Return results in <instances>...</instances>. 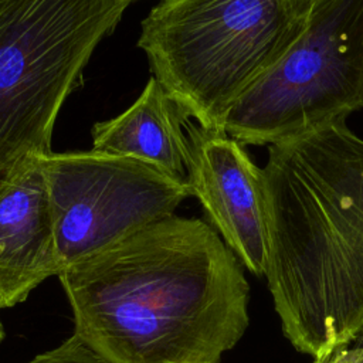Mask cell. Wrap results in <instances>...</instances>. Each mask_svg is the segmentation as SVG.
Masks as SVG:
<instances>
[{
    "mask_svg": "<svg viewBox=\"0 0 363 363\" xmlns=\"http://www.w3.org/2000/svg\"><path fill=\"white\" fill-rule=\"evenodd\" d=\"M61 271L174 214L187 182L143 160L99 150L41 156Z\"/></svg>",
    "mask_w": 363,
    "mask_h": 363,
    "instance_id": "obj_5",
    "label": "cell"
},
{
    "mask_svg": "<svg viewBox=\"0 0 363 363\" xmlns=\"http://www.w3.org/2000/svg\"><path fill=\"white\" fill-rule=\"evenodd\" d=\"M279 145L313 187L335 231L363 252V139L337 122Z\"/></svg>",
    "mask_w": 363,
    "mask_h": 363,
    "instance_id": "obj_8",
    "label": "cell"
},
{
    "mask_svg": "<svg viewBox=\"0 0 363 363\" xmlns=\"http://www.w3.org/2000/svg\"><path fill=\"white\" fill-rule=\"evenodd\" d=\"M353 345H356V346H363V330H362V333L359 335V337L356 339V342H354Z\"/></svg>",
    "mask_w": 363,
    "mask_h": 363,
    "instance_id": "obj_12",
    "label": "cell"
},
{
    "mask_svg": "<svg viewBox=\"0 0 363 363\" xmlns=\"http://www.w3.org/2000/svg\"><path fill=\"white\" fill-rule=\"evenodd\" d=\"M313 363H363V346L350 345L337 349L325 357L313 359Z\"/></svg>",
    "mask_w": 363,
    "mask_h": 363,
    "instance_id": "obj_11",
    "label": "cell"
},
{
    "mask_svg": "<svg viewBox=\"0 0 363 363\" xmlns=\"http://www.w3.org/2000/svg\"><path fill=\"white\" fill-rule=\"evenodd\" d=\"M61 272L41 156L0 183V308L23 302Z\"/></svg>",
    "mask_w": 363,
    "mask_h": 363,
    "instance_id": "obj_7",
    "label": "cell"
},
{
    "mask_svg": "<svg viewBox=\"0 0 363 363\" xmlns=\"http://www.w3.org/2000/svg\"><path fill=\"white\" fill-rule=\"evenodd\" d=\"M241 265L210 224L173 214L58 278L74 333L112 363H220L250 323Z\"/></svg>",
    "mask_w": 363,
    "mask_h": 363,
    "instance_id": "obj_1",
    "label": "cell"
},
{
    "mask_svg": "<svg viewBox=\"0 0 363 363\" xmlns=\"http://www.w3.org/2000/svg\"><path fill=\"white\" fill-rule=\"evenodd\" d=\"M316 0H159L140 23L153 77L206 130L225 132L237 99L308 26Z\"/></svg>",
    "mask_w": 363,
    "mask_h": 363,
    "instance_id": "obj_2",
    "label": "cell"
},
{
    "mask_svg": "<svg viewBox=\"0 0 363 363\" xmlns=\"http://www.w3.org/2000/svg\"><path fill=\"white\" fill-rule=\"evenodd\" d=\"M123 0H0V183L51 153L57 116Z\"/></svg>",
    "mask_w": 363,
    "mask_h": 363,
    "instance_id": "obj_3",
    "label": "cell"
},
{
    "mask_svg": "<svg viewBox=\"0 0 363 363\" xmlns=\"http://www.w3.org/2000/svg\"><path fill=\"white\" fill-rule=\"evenodd\" d=\"M123 1H126L128 4H130V3H132V1H135V0H123Z\"/></svg>",
    "mask_w": 363,
    "mask_h": 363,
    "instance_id": "obj_14",
    "label": "cell"
},
{
    "mask_svg": "<svg viewBox=\"0 0 363 363\" xmlns=\"http://www.w3.org/2000/svg\"><path fill=\"white\" fill-rule=\"evenodd\" d=\"M363 108V0H316L303 33L231 106L224 130L274 146Z\"/></svg>",
    "mask_w": 363,
    "mask_h": 363,
    "instance_id": "obj_4",
    "label": "cell"
},
{
    "mask_svg": "<svg viewBox=\"0 0 363 363\" xmlns=\"http://www.w3.org/2000/svg\"><path fill=\"white\" fill-rule=\"evenodd\" d=\"M187 184L238 261L254 275L267 271V197L261 167L225 132L190 121Z\"/></svg>",
    "mask_w": 363,
    "mask_h": 363,
    "instance_id": "obj_6",
    "label": "cell"
},
{
    "mask_svg": "<svg viewBox=\"0 0 363 363\" xmlns=\"http://www.w3.org/2000/svg\"><path fill=\"white\" fill-rule=\"evenodd\" d=\"M3 337H4V330H3V325L0 322V342L3 340Z\"/></svg>",
    "mask_w": 363,
    "mask_h": 363,
    "instance_id": "obj_13",
    "label": "cell"
},
{
    "mask_svg": "<svg viewBox=\"0 0 363 363\" xmlns=\"http://www.w3.org/2000/svg\"><path fill=\"white\" fill-rule=\"evenodd\" d=\"M189 121V113L152 75L125 112L92 126V149L143 160L187 182Z\"/></svg>",
    "mask_w": 363,
    "mask_h": 363,
    "instance_id": "obj_9",
    "label": "cell"
},
{
    "mask_svg": "<svg viewBox=\"0 0 363 363\" xmlns=\"http://www.w3.org/2000/svg\"><path fill=\"white\" fill-rule=\"evenodd\" d=\"M26 363H112L72 333L60 346L37 354Z\"/></svg>",
    "mask_w": 363,
    "mask_h": 363,
    "instance_id": "obj_10",
    "label": "cell"
}]
</instances>
